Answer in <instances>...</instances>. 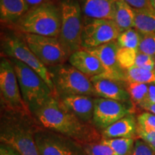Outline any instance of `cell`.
<instances>
[{"label": "cell", "mask_w": 155, "mask_h": 155, "mask_svg": "<svg viewBox=\"0 0 155 155\" xmlns=\"http://www.w3.org/2000/svg\"><path fill=\"white\" fill-rule=\"evenodd\" d=\"M32 116L42 127L74 139L83 145L98 142L101 134L91 124L81 121L62 104L58 96H53L37 108Z\"/></svg>", "instance_id": "1"}, {"label": "cell", "mask_w": 155, "mask_h": 155, "mask_svg": "<svg viewBox=\"0 0 155 155\" xmlns=\"http://www.w3.org/2000/svg\"><path fill=\"white\" fill-rule=\"evenodd\" d=\"M87 155H116L111 147L101 141L83 145Z\"/></svg>", "instance_id": "28"}, {"label": "cell", "mask_w": 155, "mask_h": 155, "mask_svg": "<svg viewBox=\"0 0 155 155\" xmlns=\"http://www.w3.org/2000/svg\"><path fill=\"white\" fill-rule=\"evenodd\" d=\"M12 26L23 34L58 38L61 26V13L51 2L30 8Z\"/></svg>", "instance_id": "3"}, {"label": "cell", "mask_w": 155, "mask_h": 155, "mask_svg": "<svg viewBox=\"0 0 155 155\" xmlns=\"http://www.w3.org/2000/svg\"><path fill=\"white\" fill-rule=\"evenodd\" d=\"M116 0H84L83 12L91 19L114 20Z\"/></svg>", "instance_id": "18"}, {"label": "cell", "mask_w": 155, "mask_h": 155, "mask_svg": "<svg viewBox=\"0 0 155 155\" xmlns=\"http://www.w3.org/2000/svg\"><path fill=\"white\" fill-rule=\"evenodd\" d=\"M0 155H21L14 148L9 145L1 143L0 144Z\"/></svg>", "instance_id": "34"}, {"label": "cell", "mask_w": 155, "mask_h": 155, "mask_svg": "<svg viewBox=\"0 0 155 155\" xmlns=\"http://www.w3.org/2000/svg\"><path fill=\"white\" fill-rule=\"evenodd\" d=\"M134 66L150 71H155V58L147 54L138 52Z\"/></svg>", "instance_id": "30"}, {"label": "cell", "mask_w": 155, "mask_h": 155, "mask_svg": "<svg viewBox=\"0 0 155 155\" xmlns=\"http://www.w3.org/2000/svg\"><path fill=\"white\" fill-rule=\"evenodd\" d=\"M21 38L47 68L65 63L68 60V56L57 38L23 33Z\"/></svg>", "instance_id": "10"}, {"label": "cell", "mask_w": 155, "mask_h": 155, "mask_svg": "<svg viewBox=\"0 0 155 155\" xmlns=\"http://www.w3.org/2000/svg\"><path fill=\"white\" fill-rule=\"evenodd\" d=\"M132 102H121L96 97L93 124L101 131L128 114L134 113Z\"/></svg>", "instance_id": "12"}, {"label": "cell", "mask_w": 155, "mask_h": 155, "mask_svg": "<svg viewBox=\"0 0 155 155\" xmlns=\"http://www.w3.org/2000/svg\"><path fill=\"white\" fill-rule=\"evenodd\" d=\"M137 53L138 50L119 47L117 53V60L121 68L127 71L134 66Z\"/></svg>", "instance_id": "26"}, {"label": "cell", "mask_w": 155, "mask_h": 155, "mask_svg": "<svg viewBox=\"0 0 155 155\" xmlns=\"http://www.w3.org/2000/svg\"><path fill=\"white\" fill-rule=\"evenodd\" d=\"M135 9H150L151 7L150 0H124Z\"/></svg>", "instance_id": "33"}, {"label": "cell", "mask_w": 155, "mask_h": 155, "mask_svg": "<svg viewBox=\"0 0 155 155\" xmlns=\"http://www.w3.org/2000/svg\"><path fill=\"white\" fill-rule=\"evenodd\" d=\"M150 2L151 7H152L154 9H155V0H150Z\"/></svg>", "instance_id": "38"}, {"label": "cell", "mask_w": 155, "mask_h": 155, "mask_svg": "<svg viewBox=\"0 0 155 155\" xmlns=\"http://www.w3.org/2000/svg\"><path fill=\"white\" fill-rule=\"evenodd\" d=\"M138 52L155 58V34H141Z\"/></svg>", "instance_id": "27"}, {"label": "cell", "mask_w": 155, "mask_h": 155, "mask_svg": "<svg viewBox=\"0 0 155 155\" xmlns=\"http://www.w3.org/2000/svg\"><path fill=\"white\" fill-rule=\"evenodd\" d=\"M140 40V32L134 28H131L121 32L116 41L120 48L138 50Z\"/></svg>", "instance_id": "25"}, {"label": "cell", "mask_w": 155, "mask_h": 155, "mask_svg": "<svg viewBox=\"0 0 155 155\" xmlns=\"http://www.w3.org/2000/svg\"><path fill=\"white\" fill-rule=\"evenodd\" d=\"M119 46L116 40L102 45L98 47L86 50L96 57L106 69V75L116 80L125 81V71L119 65L117 60V53Z\"/></svg>", "instance_id": "13"}, {"label": "cell", "mask_w": 155, "mask_h": 155, "mask_svg": "<svg viewBox=\"0 0 155 155\" xmlns=\"http://www.w3.org/2000/svg\"><path fill=\"white\" fill-rule=\"evenodd\" d=\"M59 99L70 111L75 114L81 121L93 124L94 97L85 95H73L60 97Z\"/></svg>", "instance_id": "15"}, {"label": "cell", "mask_w": 155, "mask_h": 155, "mask_svg": "<svg viewBox=\"0 0 155 155\" xmlns=\"http://www.w3.org/2000/svg\"><path fill=\"white\" fill-rule=\"evenodd\" d=\"M40 126L32 114L1 107L0 141L21 155H40L35 135Z\"/></svg>", "instance_id": "2"}, {"label": "cell", "mask_w": 155, "mask_h": 155, "mask_svg": "<svg viewBox=\"0 0 155 155\" xmlns=\"http://www.w3.org/2000/svg\"><path fill=\"white\" fill-rule=\"evenodd\" d=\"M127 90L131 101L134 105L141 108L148 101L149 84L147 83H126Z\"/></svg>", "instance_id": "22"}, {"label": "cell", "mask_w": 155, "mask_h": 155, "mask_svg": "<svg viewBox=\"0 0 155 155\" xmlns=\"http://www.w3.org/2000/svg\"><path fill=\"white\" fill-rule=\"evenodd\" d=\"M155 104V83H150L149 84V94L148 101L147 104Z\"/></svg>", "instance_id": "35"}, {"label": "cell", "mask_w": 155, "mask_h": 155, "mask_svg": "<svg viewBox=\"0 0 155 155\" xmlns=\"http://www.w3.org/2000/svg\"><path fill=\"white\" fill-rule=\"evenodd\" d=\"M154 73H155V71H154ZM154 83H155V82H154Z\"/></svg>", "instance_id": "39"}, {"label": "cell", "mask_w": 155, "mask_h": 155, "mask_svg": "<svg viewBox=\"0 0 155 155\" xmlns=\"http://www.w3.org/2000/svg\"><path fill=\"white\" fill-rule=\"evenodd\" d=\"M138 137L146 141L155 150V131H144L137 128Z\"/></svg>", "instance_id": "32"}, {"label": "cell", "mask_w": 155, "mask_h": 155, "mask_svg": "<svg viewBox=\"0 0 155 155\" xmlns=\"http://www.w3.org/2000/svg\"><path fill=\"white\" fill-rule=\"evenodd\" d=\"M102 139H138L137 120L133 114H128L101 131Z\"/></svg>", "instance_id": "17"}, {"label": "cell", "mask_w": 155, "mask_h": 155, "mask_svg": "<svg viewBox=\"0 0 155 155\" xmlns=\"http://www.w3.org/2000/svg\"><path fill=\"white\" fill-rule=\"evenodd\" d=\"M0 94L1 107L31 114L23 101L14 67L5 56H2L0 62Z\"/></svg>", "instance_id": "8"}, {"label": "cell", "mask_w": 155, "mask_h": 155, "mask_svg": "<svg viewBox=\"0 0 155 155\" xmlns=\"http://www.w3.org/2000/svg\"><path fill=\"white\" fill-rule=\"evenodd\" d=\"M141 108L155 115V104H150V103H148V104H144V106H141Z\"/></svg>", "instance_id": "37"}, {"label": "cell", "mask_w": 155, "mask_h": 155, "mask_svg": "<svg viewBox=\"0 0 155 155\" xmlns=\"http://www.w3.org/2000/svg\"><path fill=\"white\" fill-rule=\"evenodd\" d=\"M134 9V27L141 34H155V9Z\"/></svg>", "instance_id": "21"}, {"label": "cell", "mask_w": 155, "mask_h": 155, "mask_svg": "<svg viewBox=\"0 0 155 155\" xmlns=\"http://www.w3.org/2000/svg\"><path fill=\"white\" fill-rule=\"evenodd\" d=\"M68 63L90 78L106 73V69L99 60L86 50L73 53L68 58Z\"/></svg>", "instance_id": "16"}, {"label": "cell", "mask_w": 155, "mask_h": 155, "mask_svg": "<svg viewBox=\"0 0 155 155\" xmlns=\"http://www.w3.org/2000/svg\"><path fill=\"white\" fill-rule=\"evenodd\" d=\"M96 96L121 102H131L126 82L118 81L105 74L91 78Z\"/></svg>", "instance_id": "14"}, {"label": "cell", "mask_w": 155, "mask_h": 155, "mask_svg": "<svg viewBox=\"0 0 155 155\" xmlns=\"http://www.w3.org/2000/svg\"><path fill=\"white\" fill-rule=\"evenodd\" d=\"M61 26L58 40L67 55L82 50L83 18L82 10L75 0H63L60 5Z\"/></svg>", "instance_id": "5"}, {"label": "cell", "mask_w": 155, "mask_h": 155, "mask_svg": "<svg viewBox=\"0 0 155 155\" xmlns=\"http://www.w3.org/2000/svg\"><path fill=\"white\" fill-rule=\"evenodd\" d=\"M8 58L14 67L23 101L31 114L50 98L56 96L47 83L35 71L19 60Z\"/></svg>", "instance_id": "4"}, {"label": "cell", "mask_w": 155, "mask_h": 155, "mask_svg": "<svg viewBox=\"0 0 155 155\" xmlns=\"http://www.w3.org/2000/svg\"><path fill=\"white\" fill-rule=\"evenodd\" d=\"M126 83H152L155 82L154 71L133 66L125 71Z\"/></svg>", "instance_id": "23"}, {"label": "cell", "mask_w": 155, "mask_h": 155, "mask_svg": "<svg viewBox=\"0 0 155 155\" xmlns=\"http://www.w3.org/2000/svg\"><path fill=\"white\" fill-rule=\"evenodd\" d=\"M48 68L59 98L73 95L97 97L90 78L71 64H60Z\"/></svg>", "instance_id": "6"}, {"label": "cell", "mask_w": 155, "mask_h": 155, "mask_svg": "<svg viewBox=\"0 0 155 155\" xmlns=\"http://www.w3.org/2000/svg\"><path fill=\"white\" fill-rule=\"evenodd\" d=\"M131 155H155V150L146 141L138 138L135 140L134 147Z\"/></svg>", "instance_id": "31"}, {"label": "cell", "mask_w": 155, "mask_h": 155, "mask_svg": "<svg viewBox=\"0 0 155 155\" xmlns=\"http://www.w3.org/2000/svg\"><path fill=\"white\" fill-rule=\"evenodd\" d=\"M137 128L144 131H155V115L146 111L137 116Z\"/></svg>", "instance_id": "29"}, {"label": "cell", "mask_w": 155, "mask_h": 155, "mask_svg": "<svg viewBox=\"0 0 155 155\" xmlns=\"http://www.w3.org/2000/svg\"><path fill=\"white\" fill-rule=\"evenodd\" d=\"M82 32L83 50H90L117 40L121 30L114 20L85 17Z\"/></svg>", "instance_id": "11"}, {"label": "cell", "mask_w": 155, "mask_h": 155, "mask_svg": "<svg viewBox=\"0 0 155 155\" xmlns=\"http://www.w3.org/2000/svg\"><path fill=\"white\" fill-rule=\"evenodd\" d=\"M135 139H102L101 142L111 147L116 155H131L134 147Z\"/></svg>", "instance_id": "24"}, {"label": "cell", "mask_w": 155, "mask_h": 155, "mask_svg": "<svg viewBox=\"0 0 155 155\" xmlns=\"http://www.w3.org/2000/svg\"><path fill=\"white\" fill-rule=\"evenodd\" d=\"M30 9L25 0H0V17L2 22L12 25Z\"/></svg>", "instance_id": "19"}, {"label": "cell", "mask_w": 155, "mask_h": 155, "mask_svg": "<svg viewBox=\"0 0 155 155\" xmlns=\"http://www.w3.org/2000/svg\"><path fill=\"white\" fill-rule=\"evenodd\" d=\"M134 20L135 12L134 8L124 0H116L114 21L121 32L134 28Z\"/></svg>", "instance_id": "20"}, {"label": "cell", "mask_w": 155, "mask_h": 155, "mask_svg": "<svg viewBox=\"0 0 155 155\" xmlns=\"http://www.w3.org/2000/svg\"><path fill=\"white\" fill-rule=\"evenodd\" d=\"M35 139L40 155H87L82 144L42 126Z\"/></svg>", "instance_id": "7"}, {"label": "cell", "mask_w": 155, "mask_h": 155, "mask_svg": "<svg viewBox=\"0 0 155 155\" xmlns=\"http://www.w3.org/2000/svg\"><path fill=\"white\" fill-rule=\"evenodd\" d=\"M2 46L4 53L8 55L9 58L19 60L41 76L42 78L47 83L54 94L58 96L48 68L31 51L20 36L15 35H6L2 39Z\"/></svg>", "instance_id": "9"}, {"label": "cell", "mask_w": 155, "mask_h": 155, "mask_svg": "<svg viewBox=\"0 0 155 155\" xmlns=\"http://www.w3.org/2000/svg\"><path fill=\"white\" fill-rule=\"evenodd\" d=\"M25 1H26L27 4H28L30 9L32 8V7H37V6L42 5V4L45 2H50V0H25Z\"/></svg>", "instance_id": "36"}]
</instances>
